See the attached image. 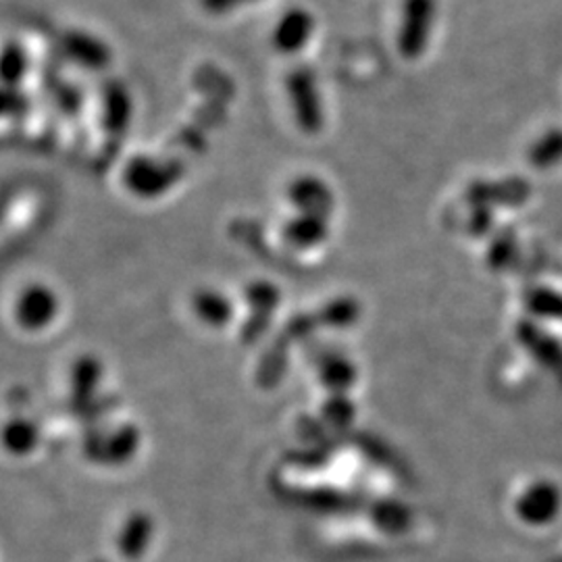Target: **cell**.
<instances>
[{
	"label": "cell",
	"mask_w": 562,
	"mask_h": 562,
	"mask_svg": "<svg viewBox=\"0 0 562 562\" xmlns=\"http://www.w3.org/2000/svg\"><path fill=\"white\" fill-rule=\"evenodd\" d=\"M60 299L48 283H27L13 304V317L23 331L41 334L59 319Z\"/></svg>",
	"instance_id": "obj_1"
},
{
	"label": "cell",
	"mask_w": 562,
	"mask_h": 562,
	"mask_svg": "<svg viewBox=\"0 0 562 562\" xmlns=\"http://www.w3.org/2000/svg\"><path fill=\"white\" fill-rule=\"evenodd\" d=\"M438 2L436 0H404L402 2L401 27H398V50L404 59H419L427 50L434 25H436Z\"/></svg>",
	"instance_id": "obj_2"
},
{
	"label": "cell",
	"mask_w": 562,
	"mask_h": 562,
	"mask_svg": "<svg viewBox=\"0 0 562 562\" xmlns=\"http://www.w3.org/2000/svg\"><path fill=\"white\" fill-rule=\"evenodd\" d=\"M288 97L292 102L294 115L304 130L315 132L322 125V99H319V86L317 76L311 67L299 65L290 69L285 78Z\"/></svg>",
	"instance_id": "obj_3"
},
{
	"label": "cell",
	"mask_w": 562,
	"mask_h": 562,
	"mask_svg": "<svg viewBox=\"0 0 562 562\" xmlns=\"http://www.w3.org/2000/svg\"><path fill=\"white\" fill-rule=\"evenodd\" d=\"M60 50L67 59L88 71H102L113 63L111 46L99 36L83 30L65 32L60 38Z\"/></svg>",
	"instance_id": "obj_4"
},
{
	"label": "cell",
	"mask_w": 562,
	"mask_h": 562,
	"mask_svg": "<svg viewBox=\"0 0 562 562\" xmlns=\"http://www.w3.org/2000/svg\"><path fill=\"white\" fill-rule=\"evenodd\" d=\"M313 34L315 18L302 7H290L271 32V44L281 55H296L311 42Z\"/></svg>",
	"instance_id": "obj_5"
},
{
	"label": "cell",
	"mask_w": 562,
	"mask_h": 562,
	"mask_svg": "<svg viewBox=\"0 0 562 562\" xmlns=\"http://www.w3.org/2000/svg\"><path fill=\"white\" fill-rule=\"evenodd\" d=\"M41 443V423L27 415H13L0 425V448L13 459H25L34 454Z\"/></svg>",
	"instance_id": "obj_6"
},
{
	"label": "cell",
	"mask_w": 562,
	"mask_h": 562,
	"mask_svg": "<svg viewBox=\"0 0 562 562\" xmlns=\"http://www.w3.org/2000/svg\"><path fill=\"white\" fill-rule=\"evenodd\" d=\"M102 125L109 134H121L132 120V97L121 81H109L102 88Z\"/></svg>",
	"instance_id": "obj_7"
},
{
	"label": "cell",
	"mask_w": 562,
	"mask_h": 562,
	"mask_svg": "<svg viewBox=\"0 0 562 562\" xmlns=\"http://www.w3.org/2000/svg\"><path fill=\"white\" fill-rule=\"evenodd\" d=\"M153 538V521L144 513H134L121 525L117 533V552L127 562L140 561Z\"/></svg>",
	"instance_id": "obj_8"
},
{
	"label": "cell",
	"mask_w": 562,
	"mask_h": 562,
	"mask_svg": "<svg viewBox=\"0 0 562 562\" xmlns=\"http://www.w3.org/2000/svg\"><path fill=\"white\" fill-rule=\"evenodd\" d=\"M32 59L20 41H4L0 44V83L21 90V83L30 78Z\"/></svg>",
	"instance_id": "obj_9"
},
{
	"label": "cell",
	"mask_w": 562,
	"mask_h": 562,
	"mask_svg": "<svg viewBox=\"0 0 562 562\" xmlns=\"http://www.w3.org/2000/svg\"><path fill=\"white\" fill-rule=\"evenodd\" d=\"M102 380V364L97 357H80L69 371V392L76 402L90 401Z\"/></svg>",
	"instance_id": "obj_10"
},
{
	"label": "cell",
	"mask_w": 562,
	"mask_h": 562,
	"mask_svg": "<svg viewBox=\"0 0 562 562\" xmlns=\"http://www.w3.org/2000/svg\"><path fill=\"white\" fill-rule=\"evenodd\" d=\"M25 104L27 102H25V97L21 94V90L0 83V120L20 115L25 111Z\"/></svg>",
	"instance_id": "obj_11"
},
{
	"label": "cell",
	"mask_w": 562,
	"mask_h": 562,
	"mask_svg": "<svg viewBox=\"0 0 562 562\" xmlns=\"http://www.w3.org/2000/svg\"><path fill=\"white\" fill-rule=\"evenodd\" d=\"M250 2H257V0H201V7L209 15H227Z\"/></svg>",
	"instance_id": "obj_12"
},
{
	"label": "cell",
	"mask_w": 562,
	"mask_h": 562,
	"mask_svg": "<svg viewBox=\"0 0 562 562\" xmlns=\"http://www.w3.org/2000/svg\"><path fill=\"white\" fill-rule=\"evenodd\" d=\"M92 562H109V561H102V559H99V561H92Z\"/></svg>",
	"instance_id": "obj_13"
}]
</instances>
